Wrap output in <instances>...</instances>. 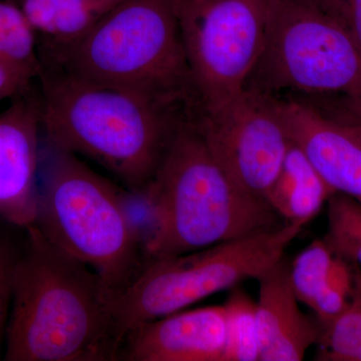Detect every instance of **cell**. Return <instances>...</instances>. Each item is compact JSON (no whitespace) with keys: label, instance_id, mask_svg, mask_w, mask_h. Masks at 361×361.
<instances>
[{"label":"cell","instance_id":"15","mask_svg":"<svg viewBox=\"0 0 361 361\" xmlns=\"http://www.w3.org/2000/svg\"><path fill=\"white\" fill-rule=\"evenodd\" d=\"M121 0H20L37 33L39 49L75 42Z\"/></svg>","mask_w":361,"mask_h":361},{"label":"cell","instance_id":"16","mask_svg":"<svg viewBox=\"0 0 361 361\" xmlns=\"http://www.w3.org/2000/svg\"><path fill=\"white\" fill-rule=\"evenodd\" d=\"M334 256L324 240H314L290 265L292 286L299 302L314 311L318 319L331 315L329 274Z\"/></svg>","mask_w":361,"mask_h":361},{"label":"cell","instance_id":"23","mask_svg":"<svg viewBox=\"0 0 361 361\" xmlns=\"http://www.w3.org/2000/svg\"><path fill=\"white\" fill-rule=\"evenodd\" d=\"M307 101L324 115L361 132V97H314Z\"/></svg>","mask_w":361,"mask_h":361},{"label":"cell","instance_id":"14","mask_svg":"<svg viewBox=\"0 0 361 361\" xmlns=\"http://www.w3.org/2000/svg\"><path fill=\"white\" fill-rule=\"evenodd\" d=\"M334 194L301 149L290 140L276 180L266 194L271 208L287 223L305 226Z\"/></svg>","mask_w":361,"mask_h":361},{"label":"cell","instance_id":"22","mask_svg":"<svg viewBox=\"0 0 361 361\" xmlns=\"http://www.w3.org/2000/svg\"><path fill=\"white\" fill-rule=\"evenodd\" d=\"M348 33L361 51V0H308Z\"/></svg>","mask_w":361,"mask_h":361},{"label":"cell","instance_id":"10","mask_svg":"<svg viewBox=\"0 0 361 361\" xmlns=\"http://www.w3.org/2000/svg\"><path fill=\"white\" fill-rule=\"evenodd\" d=\"M30 92L0 113V220L25 230L35 224L39 194L42 115Z\"/></svg>","mask_w":361,"mask_h":361},{"label":"cell","instance_id":"5","mask_svg":"<svg viewBox=\"0 0 361 361\" xmlns=\"http://www.w3.org/2000/svg\"><path fill=\"white\" fill-rule=\"evenodd\" d=\"M39 184L35 226L96 271L118 298L147 264L144 237L125 195L80 157L54 149Z\"/></svg>","mask_w":361,"mask_h":361},{"label":"cell","instance_id":"13","mask_svg":"<svg viewBox=\"0 0 361 361\" xmlns=\"http://www.w3.org/2000/svg\"><path fill=\"white\" fill-rule=\"evenodd\" d=\"M256 319L260 361H300L317 343L319 323L299 306L292 286L290 265L283 257L257 278Z\"/></svg>","mask_w":361,"mask_h":361},{"label":"cell","instance_id":"17","mask_svg":"<svg viewBox=\"0 0 361 361\" xmlns=\"http://www.w3.org/2000/svg\"><path fill=\"white\" fill-rule=\"evenodd\" d=\"M0 63L30 80L42 71L37 33L20 6L0 0Z\"/></svg>","mask_w":361,"mask_h":361},{"label":"cell","instance_id":"2","mask_svg":"<svg viewBox=\"0 0 361 361\" xmlns=\"http://www.w3.org/2000/svg\"><path fill=\"white\" fill-rule=\"evenodd\" d=\"M42 130L51 149L82 157L142 195L185 115L130 90L42 68Z\"/></svg>","mask_w":361,"mask_h":361},{"label":"cell","instance_id":"12","mask_svg":"<svg viewBox=\"0 0 361 361\" xmlns=\"http://www.w3.org/2000/svg\"><path fill=\"white\" fill-rule=\"evenodd\" d=\"M225 341L224 305L184 310L130 329L118 360L221 361Z\"/></svg>","mask_w":361,"mask_h":361},{"label":"cell","instance_id":"9","mask_svg":"<svg viewBox=\"0 0 361 361\" xmlns=\"http://www.w3.org/2000/svg\"><path fill=\"white\" fill-rule=\"evenodd\" d=\"M188 118L228 176L265 199L290 145L276 97L245 89L219 110Z\"/></svg>","mask_w":361,"mask_h":361},{"label":"cell","instance_id":"20","mask_svg":"<svg viewBox=\"0 0 361 361\" xmlns=\"http://www.w3.org/2000/svg\"><path fill=\"white\" fill-rule=\"evenodd\" d=\"M320 344L318 360L361 361V294L345 310L329 322L319 323Z\"/></svg>","mask_w":361,"mask_h":361},{"label":"cell","instance_id":"3","mask_svg":"<svg viewBox=\"0 0 361 361\" xmlns=\"http://www.w3.org/2000/svg\"><path fill=\"white\" fill-rule=\"evenodd\" d=\"M141 196L147 263L280 227L267 201L223 170L187 116Z\"/></svg>","mask_w":361,"mask_h":361},{"label":"cell","instance_id":"4","mask_svg":"<svg viewBox=\"0 0 361 361\" xmlns=\"http://www.w3.org/2000/svg\"><path fill=\"white\" fill-rule=\"evenodd\" d=\"M180 0H121L71 44L39 49L42 68L130 90L180 110L195 104Z\"/></svg>","mask_w":361,"mask_h":361},{"label":"cell","instance_id":"11","mask_svg":"<svg viewBox=\"0 0 361 361\" xmlns=\"http://www.w3.org/2000/svg\"><path fill=\"white\" fill-rule=\"evenodd\" d=\"M275 97L289 139L334 193L361 204V133L302 99Z\"/></svg>","mask_w":361,"mask_h":361},{"label":"cell","instance_id":"26","mask_svg":"<svg viewBox=\"0 0 361 361\" xmlns=\"http://www.w3.org/2000/svg\"><path fill=\"white\" fill-rule=\"evenodd\" d=\"M358 132H360V130H358ZM361 133V132H360Z\"/></svg>","mask_w":361,"mask_h":361},{"label":"cell","instance_id":"6","mask_svg":"<svg viewBox=\"0 0 361 361\" xmlns=\"http://www.w3.org/2000/svg\"><path fill=\"white\" fill-rule=\"evenodd\" d=\"M304 226H283L179 255L154 259L115 301L122 341L142 323L187 310L247 279H257L283 257Z\"/></svg>","mask_w":361,"mask_h":361},{"label":"cell","instance_id":"7","mask_svg":"<svg viewBox=\"0 0 361 361\" xmlns=\"http://www.w3.org/2000/svg\"><path fill=\"white\" fill-rule=\"evenodd\" d=\"M245 89L271 96L361 97V51L308 0H271L264 49Z\"/></svg>","mask_w":361,"mask_h":361},{"label":"cell","instance_id":"24","mask_svg":"<svg viewBox=\"0 0 361 361\" xmlns=\"http://www.w3.org/2000/svg\"><path fill=\"white\" fill-rule=\"evenodd\" d=\"M32 80L0 63V102L27 94L32 90Z\"/></svg>","mask_w":361,"mask_h":361},{"label":"cell","instance_id":"25","mask_svg":"<svg viewBox=\"0 0 361 361\" xmlns=\"http://www.w3.org/2000/svg\"><path fill=\"white\" fill-rule=\"evenodd\" d=\"M360 294H361V286L360 287Z\"/></svg>","mask_w":361,"mask_h":361},{"label":"cell","instance_id":"18","mask_svg":"<svg viewBox=\"0 0 361 361\" xmlns=\"http://www.w3.org/2000/svg\"><path fill=\"white\" fill-rule=\"evenodd\" d=\"M224 308L226 341L221 361H260L256 302L237 288Z\"/></svg>","mask_w":361,"mask_h":361},{"label":"cell","instance_id":"21","mask_svg":"<svg viewBox=\"0 0 361 361\" xmlns=\"http://www.w3.org/2000/svg\"><path fill=\"white\" fill-rule=\"evenodd\" d=\"M23 247L16 246L8 235L0 230V353L6 341V326L13 298L14 269Z\"/></svg>","mask_w":361,"mask_h":361},{"label":"cell","instance_id":"8","mask_svg":"<svg viewBox=\"0 0 361 361\" xmlns=\"http://www.w3.org/2000/svg\"><path fill=\"white\" fill-rule=\"evenodd\" d=\"M270 2L180 0L194 114L219 110L244 92L264 49Z\"/></svg>","mask_w":361,"mask_h":361},{"label":"cell","instance_id":"19","mask_svg":"<svg viewBox=\"0 0 361 361\" xmlns=\"http://www.w3.org/2000/svg\"><path fill=\"white\" fill-rule=\"evenodd\" d=\"M329 203V228L324 240L334 255L361 267V204L334 193Z\"/></svg>","mask_w":361,"mask_h":361},{"label":"cell","instance_id":"1","mask_svg":"<svg viewBox=\"0 0 361 361\" xmlns=\"http://www.w3.org/2000/svg\"><path fill=\"white\" fill-rule=\"evenodd\" d=\"M116 299L96 271L37 226L27 228L14 269L4 360H118Z\"/></svg>","mask_w":361,"mask_h":361}]
</instances>
